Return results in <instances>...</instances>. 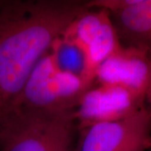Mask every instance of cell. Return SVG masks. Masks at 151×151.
Listing matches in <instances>:
<instances>
[{
	"label": "cell",
	"instance_id": "1",
	"mask_svg": "<svg viewBox=\"0 0 151 151\" xmlns=\"http://www.w3.org/2000/svg\"><path fill=\"white\" fill-rule=\"evenodd\" d=\"M87 1L0 0V109L21 91L37 62Z\"/></svg>",
	"mask_w": 151,
	"mask_h": 151
},
{
	"label": "cell",
	"instance_id": "2",
	"mask_svg": "<svg viewBox=\"0 0 151 151\" xmlns=\"http://www.w3.org/2000/svg\"><path fill=\"white\" fill-rule=\"evenodd\" d=\"M74 110L0 109V151H71Z\"/></svg>",
	"mask_w": 151,
	"mask_h": 151
},
{
	"label": "cell",
	"instance_id": "3",
	"mask_svg": "<svg viewBox=\"0 0 151 151\" xmlns=\"http://www.w3.org/2000/svg\"><path fill=\"white\" fill-rule=\"evenodd\" d=\"M91 86L81 77L61 71L48 51L34 67L19 93L7 106L75 110L82 95Z\"/></svg>",
	"mask_w": 151,
	"mask_h": 151
},
{
	"label": "cell",
	"instance_id": "4",
	"mask_svg": "<svg viewBox=\"0 0 151 151\" xmlns=\"http://www.w3.org/2000/svg\"><path fill=\"white\" fill-rule=\"evenodd\" d=\"M145 102L144 96L122 86L94 83L74 110L76 130L128 119L144 108Z\"/></svg>",
	"mask_w": 151,
	"mask_h": 151
},
{
	"label": "cell",
	"instance_id": "5",
	"mask_svg": "<svg viewBox=\"0 0 151 151\" xmlns=\"http://www.w3.org/2000/svg\"><path fill=\"white\" fill-rule=\"evenodd\" d=\"M76 151L151 150V109L147 106L122 121L97 124L80 131Z\"/></svg>",
	"mask_w": 151,
	"mask_h": 151
},
{
	"label": "cell",
	"instance_id": "6",
	"mask_svg": "<svg viewBox=\"0 0 151 151\" xmlns=\"http://www.w3.org/2000/svg\"><path fill=\"white\" fill-rule=\"evenodd\" d=\"M63 34L83 49L89 75L94 82L98 66L122 45L110 14L103 9H86L70 23Z\"/></svg>",
	"mask_w": 151,
	"mask_h": 151
},
{
	"label": "cell",
	"instance_id": "7",
	"mask_svg": "<svg viewBox=\"0 0 151 151\" xmlns=\"http://www.w3.org/2000/svg\"><path fill=\"white\" fill-rule=\"evenodd\" d=\"M149 76V54L121 45L98 66L94 83L122 86L145 97Z\"/></svg>",
	"mask_w": 151,
	"mask_h": 151
},
{
	"label": "cell",
	"instance_id": "8",
	"mask_svg": "<svg viewBox=\"0 0 151 151\" xmlns=\"http://www.w3.org/2000/svg\"><path fill=\"white\" fill-rule=\"evenodd\" d=\"M109 14L122 45L150 54L151 0H129L128 6Z\"/></svg>",
	"mask_w": 151,
	"mask_h": 151
},
{
	"label": "cell",
	"instance_id": "9",
	"mask_svg": "<svg viewBox=\"0 0 151 151\" xmlns=\"http://www.w3.org/2000/svg\"><path fill=\"white\" fill-rule=\"evenodd\" d=\"M49 51L55 65L61 71L81 77L92 86L94 84L89 75L86 54L74 40L62 33L55 40Z\"/></svg>",
	"mask_w": 151,
	"mask_h": 151
},
{
	"label": "cell",
	"instance_id": "10",
	"mask_svg": "<svg viewBox=\"0 0 151 151\" xmlns=\"http://www.w3.org/2000/svg\"><path fill=\"white\" fill-rule=\"evenodd\" d=\"M149 57H150V76H149V81L145 91V101L149 103L150 105L149 108L151 109V53L149 54Z\"/></svg>",
	"mask_w": 151,
	"mask_h": 151
}]
</instances>
